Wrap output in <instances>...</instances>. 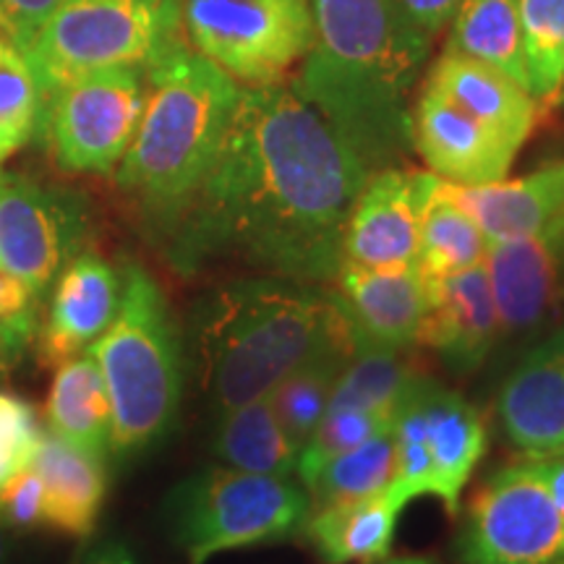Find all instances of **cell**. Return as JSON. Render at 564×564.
Returning a JSON list of instances; mask_svg holds the SVG:
<instances>
[{"label":"cell","mask_w":564,"mask_h":564,"mask_svg":"<svg viewBox=\"0 0 564 564\" xmlns=\"http://www.w3.org/2000/svg\"><path fill=\"white\" fill-rule=\"evenodd\" d=\"M369 175L293 87H246L215 165L173 223L171 259L186 272L236 253L285 280H337L345 223Z\"/></svg>","instance_id":"6da1fadb"},{"label":"cell","mask_w":564,"mask_h":564,"mask_svg":"<svg viewBox=\"0 0 564 564\" xmlns=\"http://www.w3.org/2000/svg\"><path fill=\"white\" fill-rule=\"evenodd\" d=\"M312 51L293 89L369 173L394 167L413 147L411 91L432 40L394 0H312Z\"/></svg>","instance_id":"7a4b0ae2"},{"label":"cell","mask_w":564,"mask_h":564,"mask_svg":"<svg viewBox=\"0 0 564 564\" xmlns=\"http://www.w3.org/2000/svg\"><path fill=\"white\" fill-rule=\"evenodd\" d=\"M352 348L335 293L285 278L230 282L196 316L202 384L220 413L262 398L314 358Z\"/></svg>","instance_id":"3957f363"},{"label":"cell","mask_w":564,"mask_h":564,"mask_svg":"<svg viewBox=\"0 0 564 564\" xmlns=\"http://www.w3.org/2000/svg\"><path fill=\"white\" fill-rule=\"evenodd\" d=\"M147 82L144 112L116 178L173 225L215 165L243 87L183 45L154 61Z\"/></svg>","instance_id":"277c9868"},{"label":"cell","mask_w":564,"mask_h":564,"mask_svg":"<svg viewBox=\"0 0 564 564\" xmlns=\"http://www.w3.org/2000/svg\"><path fill=\"white\" fill-rule=\"evenodd\" d=\"M116 319L91 356L110 398V453L137 455L158 444L178 419L183 394V348L165 293L144 267L121 272Z\"/></svg>","instance_id":"5b68a950"},{"label":"cell","mask_w":564,"mask_h":564,"mask_svg":"<svg viewBox=\"0 0 564 564\" xmlns=\"http://www.w3.org/2000/svg\"><path fill=\"white\" fill-rule=\"evenodd\" d=\"M183 0H61L26 47L42 95L76 76L150 68L181 47Z\"/></svg>","instance_id":"8992f818"},{"label":"cell","mask_w":564,"mask_h":564,"mask_svg":"<svg viewBox=\"0 0 564 564\" xmlns=\"http://www.w3.org/2000/svg\"><path fill=\"white\" fill-rule=\"evenodd\" d=\"M308 494L291 476L207 468L171 497L173 533L188 564H207L230 549L278 544L303 531Z\"/></svg>","instance_id":"52a82bcc"},{"label":"cell","mask_w":564,"mask_h":564,"mask_svg":"<svg viewBox=\"0 0 564 564\" xmlns=\"http://www.w3.org/2000/svg\"><path fill=\"white\" fill-rule=\"evenodd\" d=\"M194 51L249 87L278 84L314 42L312 0H183Z\"/></svg>","instance_id":"ba28073f"},{"label":"cell","mask_w":564,"mask_h":564,"mask_svg":"<svg viewBox=\"0 0 564 564\" xmlns=\"http://www.w3.org/2000/svg\"><path fill=\"white\" fill-rule=\"evenodd\" d=\"M144 68H108L47 91L40 129L61 171L108 175L121 165L144 112Z\"/></svg>","instance_id":"9c48e42d"},{"label":"cell","mask_w":564,"mask_h":564,"mask_svg":"<svg viewBox=\"0 0 564 564\" xmlns=\"http://www.w3.org/2000/svg\"><path fill=\"white\" fill-rule=\"evenodd\" d=\"M463 564H564V514L539 460L505 465L474 494L460 539Z\"/></svg>","instance_id":"30bf717a"},{"label":"cell","mask_w":564,"mask_h":564,"mask_svg":"<svg viewBox=\"0 0 564 564\" xmlns=\"http://www.w3.org/2000/svg\"><path fill=\"white\" fill-rule=\"evenodd\" d=\"M87 238L89 215L82 196L0 171V267L42 301Z\"/></svg>","instance_id":"8fae6325"},{"label":"cell","mask_w":564,"mask_h":564,"mask_svg":"<svg viewBox=\"0 0 564 564\" xmlns=\"http://www.w3.org/2000/svg\"><path fill=\"white\" fill-rule=\"evenodd\" d=\"M419 173L384 167L371 173L352 202L343 230V267L415 270L419 267Z\"/></svg>","instance_id":"7c38bea8"},{"label":"cell","mask_w":564,"mask_h":564,"mask_svg":"<svg viewBox=\"0 0 564 564\" xmlns=\"http://www.w3.org/2000/svg\"><path fill=\"white\" fill-rule=\"evenodd\" d=\"M411 139L432 173L455 186L507 178L520 152L518 144L476 121L429 84L411 110Z\"/></svg>","instance_id":"4fadbf2b"},{"label":"cell","mask_w":564,"mask_h":564,"mask_svg":"<svg viewBox=\"0 0 564 564\" xmlns=\"http://www.w3.org/2000/svg\"><path fill=\"white\" fill-rule=\"evenodd\" d=\"M123 280L100 253H76L51 288L45 324L37 333L42 366H58L100 340L121 303Z\"/></svg>","instance_id":"5bb4252c"},{"label":"cell","mask_w":564,"mask_h":564,"mask_svg":"<svg viewBox=\"0 0 564 564\" xmlns=\"http://www.w3.org/2000/svg\"><path fill=\"white\" fill-rule=\"evenodd\" d=\"M564 236L486 241L484 270L499 333L525 335L549 319L562 299Z\"/></svg>","instance_id":"9a60e30c"},{"label":"cell","mask_w":564,"mask_h":564,"mask_svg":"<svg viewBox=\"0 0 564 564\" xmlns=\"http://www.w3.org/2000/svg\"><path fill=\"white\" fill-rule=\"evenodd\" d=\"M507 442L531 460L564 455V340L535 345L514 366L497 400Z\"/></svg>","instance_id":"2e32d148"},{"label":"cell","mask_w":564,"mask_h":564,"mask_svg":"<svg viewBox=\"0 0 564 564\" xmlns=\"http://www.w3.org/2000/svg\"><path fill=\"white\" fill-rule=\"evenodd\" d=\"M335 299L350 324L352 345L405 350L419 337L429 308V278L415 270H358L343 267Z\"/></svg>","instance_id":"e0dca14e"},{"label":"cell","mask_w":564,"mask_h":564,"mask_svg":"<svg viewBox=\"0 0 564 564\" xmlns=\"http://www.w3.org/2000/svg\"><path fill=\"white\" fill-rule=\"evenodd\" d=\"M429 308L415 343L432 348L457 373L478 369L499 337V316L484 264L429 280Z\"/></svg>","instance_id":"ac0fdd59"},{"label":"cell","mask_w":564,"mask_h":564,"mask_svg":"<svg viewBox=\"0 0 564 564\" xmlns=\"http://www.w3.org/2000/svg\"><path fill=\"white\" fill-rule=\"evenodd\" d=\"M444 192L474 217L486 241L528 236H564V160L539 171L484 186H455Z\"/></svg>","instance_id":"d6986e66"},{"label":"cell","mask_w":564,"mask_h":564,"mask_svg":"<svg viewBox=\"0 0 564 564\" xmlns=\"http://www.w3.org/2000/svg\"><path fill=\"white\" fill-rule=\"evenodd\" d=\"M426 84L518 147L525 144L539 123L541 108L531 91L505 76L502 70L465 58L460 53L444 51L442 58L434 63Z\"/></svg>","instance_id":"ffe728a7"},{"label":"cell","mask_w":564,"mask_h":564,"mask_svg":"<svg viewBox=\"0 0 564 564\" xmlns=\"http://www.w3.org/2000/svg\"><path fill=\"white\" fill-rule=\"evenodd\" d=\"M419 405L434 463V497L457 514L465 484L486 453V423L463 394L444 390L434 379L421 384Z\"/></svg>","instance_id":"44dd1931"},{"label":"cell","mask_w":564,"mask_h":564,"mask_svg":"<svg viewBox=\"0 0 564 564\" xmlns=\"http://www.w3.org/2000/svg\"><path fill=\"white\" fill-rule=\"evenodd\" d=\"M32 468L45 486V525L76 539L95 531L108 494L105 460L45 429Z\"/></svg>","instance_id":"7402d4cb"},{"label":"cell","mask_w":564,"mask_h":564,"mask_svg":"<svg viewBox=\"0 0 564 564\" xmlns=\"http://www.w3.org/2000/svg\"><path fill=\"white\" fill-rule=\"evenodd\" d=\"M405 507L387 486L373 497L312 510L303 531L324 564H371L390 554L394 528Z\"/></svg>","instance_id":"603a6c76"},{"label":"cell","mask_w":564,"mask_h":564,"mask_svg":"<svg viewBox=\"0 0 564 564\" xmlns=\"http://www.w3.org/2000/svg\"><path fill=\"white\" fill-rule=\"evenodd\" d=\"M47 432L66 440L82 453L110 455L112 411L105 379L91 350L55 366L51 394L45 403Z\"/></svg>","instance_id":"cb8c5ba5"},{"label":"cell","mask_w":564,"mask_h":564,"mask_svg":"<svg viewBox=\"0 0 564 564\" xmlns=\"http://www.w3.org/2000/svg\"><path fill=\"white\" fill-rule=\"evenodd\" d=\"M419 270L423 278L442 280L484 264L486 236L474 217L444 192L434 173H419Z\"/></svg>","instance_id":"d4e9b609"},{"label":"cell","mask_w":564,"mask_h":564,"mask_svg":"<svg viewBox=\"0 0 564 564\" xmlns=\"http://www.w3.org/2000/svg\"><path fill=\"white\" fill-rule=\"evenodd\" d=\"M212 447L228 468L262 476H293L301 453L280 423L270 392L223 411Z\"/></svg>","instance_id":"484cf974"},{"label":"cell","mask_w":564,"mask_h":564,"mask_svg":"<svg viewBox=\"0 0 564 564\" xmlns=\"http://www.w3.org/2000/svg\"><path fill=\"white\" fill-rule=\"evenodd\" d=\"M449 24L453 34L447 51L502 70L531 91L518 0H460Z\"/></svg>","instance_id":"4316f807"},{"label":"cell","mask_w":564,"mask_h":564,"mask_svg":"<svg viewBox=\"0 0 564 564\" xmlns=\"http://www.w3.org/2000/svg\"><path fill=\"white\" fill-rule=\"evenodd\" d=\"M429 377L403 350L356 345L337 377L327 411H398Z\"/></svg>","instance_id":"83f0119b"},{"label":"cell","mask_w":564,"mask_h":564,"mask_svg":"<svg viewBox=\"0 0 564 564\" xmlns=\"http://www.w3.org/2000/svg\"><path fill=\"white\" fill-rule=\"evenodd\" d=\"M392 478L394 440L390 429V432L324 460L314 474L303 478V486L308 494V507L319 510V507L373 497V494L384 491L392 484Z\"/></svg>","instance_id":"f1b7e54d"},{"label":"cell","mask_w":564,"mask_h":564,"mask_svg":"<svg viewBox=\"0 0 564 564\" xmlns=\"http://www.w3.org/2000/svg\"><path fill=\"white\" fill-rule=\"evenodd\" d=\"M531 97L554 108L564 76V0H518Z\"/></svg>","instance_id":"f546056e"},{"label":"cell","mask_w":564,"mask_h":564,"mask_svg":"<svg viewBox=\"0 0 564 564\" xmlns=\"http://www.w3.org/2000/svg\"><path fill=\"white\" fill-rule=\"evenodd\" d=\"M348 358L350 356H340V352L314 358V361L288 373L282 382L270 390L278 419L299 449H303V444L312 440L314 429L327 415L335 382Z\"/></svg>","instance_id":"4dcf8cb0"},{"label":"cell","mask_w":564,"mask_h":564,"mask_svg":"<svg viewBox=\"0 0 564 564\" xmlns=\"http://www.w3.org/2000/svg\"><path fill=\"white\" fill-rule=\"evenodd\" d=\"M42 100L45 95L26 53L0 34V162L37 133Z\"/></svg>","instance_id":"1f68e13d"},{"label":"cell","mask_w":564,"mask_h":564,"mask_svg":"<svg viewBox=\"0 0 564 564\" xmlns=\"http://www.w3.org/2000/svg\"><path fill=\"white\" fill-rule=\"evenodd\" d=\"M394 415L398 411H327L319 426L314 429L312 440L303 444L299 453L295 470H299L301 481L329 457L390 432L394 426Z\"/></svg>","instance_id":"d6a6232c"},{"label":"cell","mask_w":564,"mask_h":564,"mask_svg":"<svg viewBox=\"0 0 564 564\" xmlns=\"http://www.w3.org/2000/svg\"><path fill=\"white\" fill-rule=\"evenodd\" d=\"M42 299L0 267V371L17 366L40 333Z\"/></svg>","instance_id":"836d02e7"},{"label":"cell","mask_w":564,"mask_h":564,"mask_svg":"<svg viewBox=\"0 0 564 564\" xmlns=\"http://www.w3.org/2000/svg\"><path fill=\"white\" fill-rule=\"evenodd\" d=\"M42 440L34 408L11 392H0V486L30 468Z\"/></svg>","instance_id":"e575fe53"},{"label":"cell","mask_w":564,"mask_h":564,"mask_svg":"<svg viewBox=\"0 0 564 564\" xmlns=\"http://www.w3.org/2000/svg\"><path fill=\"white\" fill-rule=\"evenodd\" d=\"M0 523L17 531L45 525V486L32 465L0 486Z\"/></svg>","instance_id":"d590c367"},{"label":"cell","mask_w":564,"mask_h":564,"mask_svg":"<svg viewBox=\"0 0 564 564\" xmlns=\"http://www.w3.org/2000/svg\"><path fill=\"white\" fill-rule=\"evenodd\" d=\"M61 0H0V34L26 51Z\"/></svg>","instance_id":"8d00e7d4"},{"label":"cell","mask_w":564,"mask_h":564,"mask_svg":"<svg viewBox=\"0 0 564 564\" xmlns=\"http://www.w3.org/2000/svg\"><path fill=\"white\" fill-rule=\"evenodd\" d=\"M403 17L426 40H434L455 17L460 0H394Z\"/></svg>","instance_id":"74e56055"},{"label":"cell","mask_w":564,"mask_h":564,"mask_svg":"<svg viewBox=\"0 0 564 564\" xmlns=\"http://www.w3.org/2000/svg\"><path fill=\"white\" fill-rule=\"evenodd\" d=\"M539 465L549 497H552L556 510L564 514V455L546 457V460H539Z\"/></svg>","instance_id":"f35d334b"},{"label":"cell","mask_w":564,"mask_h":564,"mask_svg":"<svg viewBox=\"0 0 564 564\" xmlns=\"http://www.w3.org/2000/svg\"><path fill=\"white\" fill-rule=\"evenodd\" d=\"M79 564H137V560H133L131 549L121 541H105V544L89 549Z\"/></svg>","instance_id":"ab89813d"},{"label":"cell","mask_w":564,"mask_h":564,"mask_svg":"<svg viewBox=\"0 0 564 564\" xmlns=\"http://www.w3.org/2000/svg\"><path fill=\"white\" fill-rule=\"evenodd\" d=\"M371 564H436L432 560H423V556H400V560H379V562H371Z\"/></svg>","instance_id":"60d3db41"},{"label":"cell","mask_w":564,"mask_h":564,"mask_svg":"<svg viewBox=\"0 0 564 564\" xmlns=\"http://www.w3.org/2000/svg\"><path fill=\"white\" fill-rule=\"evenodd\" d=\"M3 523H0V564L6 560V531H3Z\"/></svg>","instance_id":"b9f144b4"},{"label":"cell","mask_w":564,"mask_h":564,"mask_svg":"<svg viewBox=\"0 0 564 564\" xmlns=\"http://www.w3.org/2000/svg\"><path fill=\"white\" fill-rule=\"evenodd\" d=\"M556 105H564V76H562V87H560V95H556L554 108H556Z\"/></svg>","instance_id":"7bdbcfd3"},{"label":"cell","mask_w":564,"mask_h":564,"mask_svg":"<svg viewBox=\"0 0 564 564\" xmlns=\"http://www.w3.org/2000/svg\"><path fill=\"white\" fill-rule=\"evenodd\" d=\"M562 340H564V329H562Z\"/></svg>","instance_id":"ee69618b"}]
</instances>
